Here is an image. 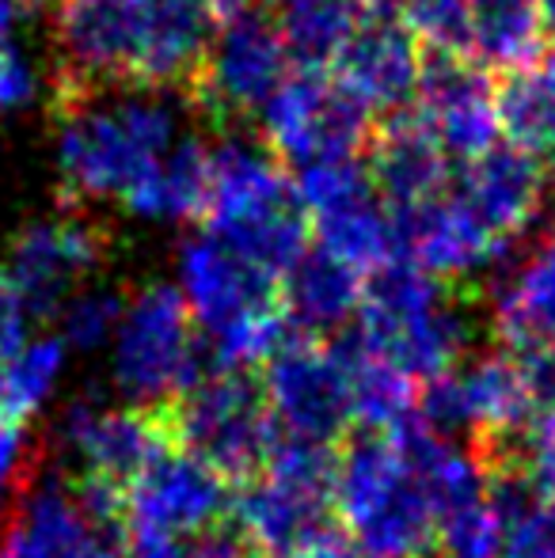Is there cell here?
<instances>
[{"label": "cell", "instance_id": "cell-32", "mask_svg": "<svg viewBox=\"0 0 555 558\" xmlns=\"http://www.w3.org/2000/svg\"><path fill=\"white\" fill-rule=\"evenodd\" d=\"M498 544H503V529H498L487 498L468 501V506L437 517L434 524L437 558H498Z\"/></svg>", "mask_w": 555, "mask_h": 558}, {"label": "cell", "instance_id": "cell-28", "mask_svg": "<svg viewBox=\"0 0 555 558\" xmlns=\"http://www.w3.org/2000/svg\"><path fill=\"white\" fill-rule=\"evenodd\" d=\"M498 137L548 160L555 156V53H536L506 69L495 88Z\"/></svg>", "mask_w": 555, "mask_h": 558}, {"label": "cell", "instance_id": "cell-43", "mask_svg": "<svg viewBox=\"0 0 555 558\" xmlns=\"http://www.w3.org/2000/svg\"><path fill=\"white\" fill-rule=\"evenodd\" d=\"M422 558H430V555H422Z\"/></svg>", "mask_w": 555, "mask_h": 558}, {"label": "cell", "instance_id": "cell-25", "mask_svg": "<svg viewBox=\"0 0 555 558\" xmlns=\"http://www.w3.org/2000/svg\"><path fill=\"white\" fill-rule=\"evenodd\" d=\"M370 179L377 186L385 209L396 214V209H411L419 202L442 194L453 179V168L449 156L426 133V125L411 111H403L388 118L385 130L373 141Z\"/></svg>", "mask_w": 555, "mask_h": 558}, {"label": "cell", "instance_id": "cell-12", "mask_svg": "<svg viewBox=\"0 0 555 558\" xmlns=\"http://www.w3.org/2000/svg\"><path fill=\"white\" fill-rule=\"evenodd\" d=\"M263 391L286 437L339 445L354 429L350 376L331 342L309 335H286L263 361Z\"/></svg>", "mask_w": 555, "mask_h": 558}, {"label": "cell", "instance_id": "cell-19", "mask_svg": "<svg viewBox=\"0 0 555 558\" xmlns=\"http://www.w3.org/2000/svg\"><path fill=\"white\" fill-rule=\"evenodd\" d=\"M449 191L495 240L510 243L541 217L548 202V171L541 156L510 141H495L487 153L453 171Z\"/></svg>", "mask_w": 555, "mask_h": 558}, {"label": "cell", "instance_id": "cell-5", "mask_svg": "<svg viewBox=\"0 0 555 558\" xmlns=\"http://www.w3.org/2000/svg\"><path fill=\"white\" fill-rule=\"evenodd\" d=\"M335 521L362 558L434 551V506L385 429H350L335 460Z\"/></svg>", "mask_w": 555, "mask_h": 558}, {"label": "cell", "instance_id": "cell-18", "mask_svg": "<svg viewBox=\"0 0 555 558\" xmlns=\"http://www.w3.org/2000/svg\"><path fill=\"white\" fill-rule=\"evenodd\" d=\"M411 114L457 163L487 153L498 141L495 84L487 69L472 58H457V53L426 58Z\"/></svg>", "mask_w": 555, "mask_h": 558}, {"label": "cell", "instance_id": "cell-29", "mask_svg": "<svg viewBox=\"0 0 555 558\" xmlns=\"http://www.w3.org/2000/svg\"><path fill=\"white\" fill-rule=\"evenodd\" d=\"M468 58L483 69H514L544 43L541 0H464Z\"/></svg>", "mask_w": 555, "mask_h": 558}, {"label": "cell", "instance_id": "cell-3", "mask_svg": "<svg viewBox=\"0 0 555 558\" xmlns=\"http://www.w3.org/2000/svg\"><path fill=\"white\" fill-rule=\"evenodd\" d=\"M179 293L191 319L209 338L217 368H248L267 361L289 335L281 308V278L214 232H194L179 243Z\"/></svg>", "mask_w": 555, "mask_h": 558}, {"label": "cell", "instance_id": "cell-1", "mask_svg": "<svg viewBox=\"0 0 555 558\" xmlns=\"http://www.w3.org/2000/svg\"><path fill=\"white\" fill-rule=\"evenodd\" d=\"M183 137V104L168 88H99L61 96L53 171L69 206L122 202L137 179Z\"/></svg>", "mask_w": 555, "mask_h": 558}, {"label": "cell", "instance_id": "cell-27", "mask_svg": "<svg viewBox=\"0 0 555 558\" xmlns=\"http://www.w3.org/2000/svg\"><path fill=\"white\" fill-rule=\"evenodd\" d=\"M270 4L275 8L267 12L289 53V65L301 73H327L370 15L365 0H270Z\"/></svg>", "mask_w": 555, "mask_h": 558}, {"label": "cell", "instance_id": "cell-41", "mask_svg": "<svg viewBox=\"0 0 555 558\" xmlns=\"http://www.w3.org/2000/svg\"><path fill=\"white\" fill-rule=\"evenodd\" d=\"M214 4H217V12L229 15V12H240V8H252V0H214Z\"/></svg>", "mask_w": 555, "mask_h": 558}, {"label": "cell", "instance_id": "cell-6", "mask_svg": "<svg viewBox=\"0 0 555 558\" xmlns=\"http://www.w3.org/2000/svg\"><path fill=\"white\" fill-rule=\"evenodd\" d=\"M335 445L281 434L260 475L232 486L229 517L263 558H289L335 529Z\"/></svg>", "mask_w": 555, "mask_h": 558}, {"label": "cell", "instance_id": "cell-33", "mask_svg": "<svg viewBox=\"0 0 555 558\" xmlns=\"http://www.w3.org/2000/svg\"><path fill=\"white\" fill-rule=\"evenodd\" d=\"M422 46L434 53L468 58V8L464 0H411L400 15Z\"/></svg>", "mask_w": 555, "mask_h": 558}, {"label": "cell", "instance_id": "cell-37", "mask_svg": "<svg viewBox=\"0 0 555 558\" xmlns=\"http://www.w3.org/2000/svg\"><path fill=\"white\" fill-rule=\"evenodd\" d=\"M518 361V373L529 388V399L541 414H555V338L533 342L526 350L510 353Z\"/></svg>", "mask_w": 555, "mask_h": 558}, {"label": "cell", "instance_id": "cell-42", "mask_svg": "<svg viewBox=\"0 0 555 558\" xmlns=\"http://www.w3.org/2000/svg\"><path fill=\"white\" fill-rule=\"evenodd\" d=\"M0 278H4V270H0Z\"/></svg>", "mask_w": 555, "mask_h": 558}, {"label": "cell", "instance_id": "cell-24", "mask_svg": "<svg viewBox=\"0 0 555 558\" xmlns=\"http://www.w3.org/2000/svg\"><path fill=\"white\" fill-rule=\"evenodd\" d=\"M491 331L503 353L555 338V228L491 289Z\"/></svg>", "mask_w": 555, "mask_h": 558}, {"label": "cell", "instance_id": "cell-13", "mask_svg": "<svg viewBox=\"0 0 555 558\" xmlns=\"http://www.w3.org/2000/svg\"><path fill=\"white\" fill-rule=\"evenodd\" d=\"M297 198L309 209L316 247L339 255L358 270H377L396 258L393 217L381 202L362 160H331L293 175Z\"/></svg>", "mask_w": 555, "mask_h": 558}, {"label": "cell", "instance_id": "cell-34", "mask_svg": "<svg viewBox=\"0 0 555 558\" xmlns=\"http://www.w3.org/2000/svg\"><path fill=\"white\" fill-rule=\"evenodd\" d=\"M38 468H43V448L27 437L23 422L0 418V521L8 517V506L20 501Z\"/></svg>", "mask_w": 555, "mask_h": 558}, {"label": "cell", "instance_id": "cell-7", "mask_svg": "<svg viewBox=\"0 0 555 558\" xmlns=\"http://www.w3.org/2000/svg\"><path fill=\"white\" fill-rule=\"evenodd\" d=\"M160 414L171 445L198 456L232 486L260 475L281 437L263 380L248 368H214L198 376L171 403H160Z\"/></svg>", "mask_w": 555, "mask_h": 558}, {"label": "cell", "instance_id": "cell-20", "mask_svg": "<svg viewBox=\"0 0 555 558\" xmlns=\"http://www.w3.org/2000/svg\"><path fill=\"white\" fill-rule=\"evenodd\" d=\"M426 65V46L415 31L396 15H365L335 61V81L358 99L370 114L411 111L419 76Z\"/></svg>", "mask_w": 555, "mask_h": 558}, {"label": "cell", "instance_id": "cell-23", "mask_svg": "<svg viewBox=\"0 0 555 558\" xmlns=\"http://www.w3.org/2000/svg\"><path fill=\"white\" fill-rule=\"evenodd\" d=\"M365 278L358 266L342 263L324 247H309L281 274V308L297 335L335 338L354 324L362 308Z\"/></svg>", "mask_w": 555, "mask_h": 558}, {"label": "cell", "instance_id": "cell-38", "mask_svg": "<svg viewBox=\"0 0 555 558\" xmlns=\"http://www.w3.org/2000/svg\"><path fill=\"white\" fill-rule=\"evenodd\" d=\"M183 555L186 558H263V551L248 539V532L240 529L232 517H221V521L194 532L191 544L183 547Z\"/></svg>", "mask_w": 555, "mask_h": 558}, {"label": "cell", "instance_id": "cell-35", "mask_svg": "<svg viewBox=\"0 0 555 558\" xmlns=\"http://www.w3.org/2000/svg\"><path fill=\"white\" fill-rule=\"evenodd\" d=\"M498 558H555V498L536 501L529 513L506 524Z\"/></svg>", "mask_w": 555, "mask_h": 558}, {"label": "cell", "instance_id": "cell-22", "mask_svg": "<svg viewBox=\"0 0 555 558\" xmlns=\"http://www.w3.org/2000/svg\"><path fill=\"white\" fill-rule=\"evenodd\" d=\"M137 27L134 81L171 88L194 76L217 31L214 0H130Z\"/></svg>", "mask_w": 555, "mask_h": 558}, {"label": "cell", "instance_id": "cell-40", "mask_svg": "<svg viewBox=\"0 0 555 558\" xmlns=\"http://www.w3.org/2000/svg\"><path fill=\"white\" fill-rule=\"evenodd\" d=\"M23 15H27V0H0V43H15Z\"/></svg>", "mask_w": 555, "mask_h": 558}, {"label": "cell", "instance_id": "cell-17", "mask_svg": "<svg viewBox=\"0 0 555 558\" xmlns=\"http://www.w3.org/2000/svg\"><path fill=\"white\" fill-rule=\"evenodd\" d=\"M61 96L134 81L137 27L130 0H61L53 20Z\"/></svg>", "mask_w": 555, "mask_h": 558}, {"label": "cell", "instance_id": "cell-30", "mask_svg": "<svg viewBox=\"0 0 555 558\" xmlns=\"http://www.w3.org/2000/svg\"><path fill=\"white\" fill-rule=\"evenodd\" d=\"M65 357L69 345L58 331L31 338L20 357L0 373V418L27 422V414H35L50 399V391L58 388Z\"/></svg>", "mask_w": 555, "mask_h": 558}, {"label": "cell", "instance_id": "cell-39", "mask_svg": "<svg viewBox=\"0 0 555 558\" xmlns=\"http://www.w3.org/2000/svg\"><path fill=\"white\" fill-rule=\"evenodd\" d=\"M289 558H362V555L354 551V544L347 539V532L331 529L319 539H312V544H304L301 551H293Z\"/></svg>", "mask_w": 555, "mask_h": 558}, {"label": "cell", "instance_id": "cell-2", "mask_svg": "<svg viewBox=\"0 0 555 558\" xmlns=\"http://www.w3.org/2000/svg\"><path fill=\"white\" fill-rule=\"evenodd\" d=\"M472 316V304L442 278L408 258H388L370 270L350 335L408 380L426 384L468 357Z\"/></svg>", "mask_w": 555, "mask_h": 558}, {"label": "cell", "instance_id": "cell-11", "mask_svg": "<svg viewBox=\"0 0 555 558\" xmlns=\"http://www.w3.org/2000/svg\"><path fill=\"white\" fill-rule=\"evenodd\" d=\"M111 258V232L81 214L38 217L23 225L8 243L4 281L23 301L35 324L53 319L61 304L96 278Z\"/></svg>", "mask_w": 555, "mask_h": 558}, {"label": "cell", "instance_id": "cell-10", "mask_svg": "<svg viewBox=\"0 0 555 558\" xmlns=\"http://www.w3.org/2000/svg\"><path fill=\"white\" fill-rule=\"evenodd\" d=\"M293 73L281 35L263 8H240L217 23L206 53L191 76L194 99L221 122H240L263 111L281 81Z\"/></svg>", "mask_w": 555, "mask_h": 558}, {"label": "cell", "instance_id": "cell-15", "mask_svg": "<svg viewBox=\"0 0 555 558\" xmlns=\"http://www.w3.org/2000/svg\"><path fill=\"white\" fill-rule=\"evenodd\" d=\"M20 558H122L126 529L96 517L73 490L69 471L38 468L4 517Z\"/></svg>", "mask_w": 555, "mask_h": 558}, {"label": "cell", "instance_id": "cell-21", "mask_svg": "<svg viewBox=\"0 0 555 558\" xmlns=\"http://www.w3.org/2000/svg\"><path fill=\"white\" fill-rule=\"evenodd\" d=\"M393 217V243L396 258H408L419 270L434 274L442 281L468 278L498 263L506 251L503 240L487 232L445 186L442 194L419 202L411 209H396Z\"/></svg>", "mask_w": 555, "mask_h": 558}, {"label": "cell", "instance_id": "cell-4", "mask_svg": "<svg viewBox=\"0 0 555 558\" xmlns=\"http://www.w3.org/2000/svg\"><path fill=\"white\" fill-rule=\"evenodd\" d=\"M206 232L270 274H286L309 251L312 221L293 175L263 141L225 137L209 148Z\"/></svg>", "mask_w": 555, "mask_h": 558}, {"label": "cell", "instance_id": "cell-8", "mask_svg": "<svg viewBox=\"0 0 555 558\" xmlns=\"http://www.w3.org/2000/svg\"><path fill=\"white\" fill-rule=\"evenodd\" d=\"M111 345L114 388L134 407L171 403L202 376L198 327L183 293L164 281H148L130 296Z\"/></svg>", "mask_w": 555, "mask_h": 558}, {"label": "cell", "instance_id": "cell-16", "mask_svg": "<svg viewBox=\"0 0 555 558\" xmlns=\"http://www.w3.org/2000/svg\"><path fill=\"white\" fill-rule=\"evenodd\" d=\"M58 441L81 463L76 475L114 490H126L164 448H171L160 407H107L88 396L65 407Z\"/></svg>", "mask_w": 555, "mask_h": 558}, {"label": "cell", "instance_id": "cell-31", "mask_svg": "<svg viewBox=\"0 0 555 558\" xmlns=\"http://www.w3.org/2000/svg\"><path fill=\"white\" fill-rule=\"evenodd\" d=\"M130 293L114 286H92V289H76L61 312L53 319H61V338H65L69 350H99L104 342L114 338V327H119L122 312H126Z\"/></svg>", "mask_w": 555, "mask_h": 558}, {"label": "cell", "instance_id": "cell-14", "mask_svg": "<svg viewBox=\"0 0 555 558\" xmlns=\"http://www.w3.org/2000/svg\"><path fill=\"white\" fill-rule=\"evenodd\" d=\"M232 483L183 448H164L122 490L126 536L191 539L206 524L229 517Z\"/></svg>", "mask_w": 555, "mask_h": 558}, {"label": "cell", "instance_id": "cell-9", "mask_svg": "<svg viewBox=\"0 0 555 558\" xmlns=\"http://www.w3.org/2000/svg\"><path fill=\"white\" fill-rule=\"evenodd\" d=\"M370 111L324 73H289L255 114L263 145L297 171L331 160H354L370 141Z\"/></svg>", "mask_w": 555, "mask_h": 558}, {"label": "cell", "instance_id": "cell-36", "mask_svg": "<svg viewBox=\"0 0 555 558\" xmlns=\"http://www.w3.org/2000/svg\"><path fill=\"white\" fill-rule=\"evenodd\" d=\"M43 96V69L15 43H0V114L27 111Z\"/></svg>", "mask_w": 555, "mask_h": 558}, {"label": "cell", "instance_id": "cell-26", "mask_svg": "<svg viewBox=\"0 0 555 558\" xmlns=\"http://www.w3.org/2000/svg\"><path fill=\"white\" fill-rule=\"evenodd\" d=\"M209 202V145L191 133L176 141L145 175L134 191L122 198V206L141 221L156 225H186L202 221Z\"/></svg>", "mask_w": 555, "mask_h": 558}]
</instances>
